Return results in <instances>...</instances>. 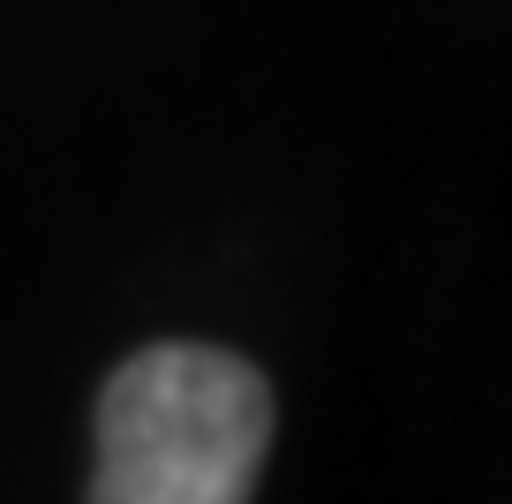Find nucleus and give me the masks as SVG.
<instances>
[{
  "mask_svg": "<svg viewBox=\"0 0 512 504\" xmlns=\"http://www.w3.org/2000/svg\"><path fill=\"white\" fill-rule=\"evenodd\" d=\"M272 392L226 347H144L98 392L91 504H249Z\"/></svg>",
  "mask_w": 512,
  "mask_h": 504,
  "instance_id": "1",
  "label": "nucleus"
}]
</instances>
